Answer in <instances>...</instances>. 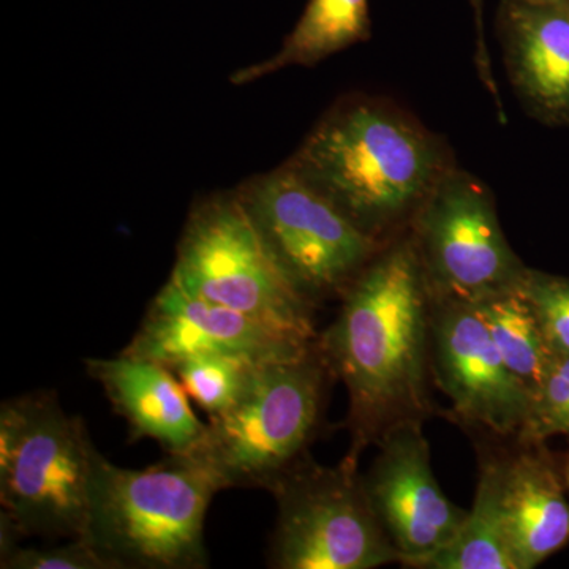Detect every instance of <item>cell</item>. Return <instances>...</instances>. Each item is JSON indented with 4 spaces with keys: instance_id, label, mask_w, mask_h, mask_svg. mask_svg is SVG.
<instances>
[{
    "instance_id": "14",
    "label": "cell",
    "mask_w": 569,
    "mask_h": 569,
    "mask_svg": "<svg viewBox=\"0 0 569 569\" xmlns=\"http://www.w3.org/2000/svg\"><path fill=\"white\" fill-rule=\"evenodd\" d=\"M500 456V503L518 569H533L569 542V496L546 443Z\"/></svg>"
},
{
    "instance_id": "3",
    "label": "cell",
    "mask_w": 569,
    "mask_h": 569,
    "mask_svg": "<svg viewBox=\"0 0 569 569\" xmlns=\"http://www.w3.org/2000/svg\"><path fill=\"white\" fill-rule=\"evenodd\" d=\"M219 490L192 455L123 468L96 448L82 538L111 569L208 568L204 520Z\"/></svg>"
},
{
    "instance_id": "20",
    "label": "cell",
    "mask_w": 569,
    "mask_h": 569,
    "mask_svg": "<svg viewBox=\"0 0 569 569\" xmlns=\"http://www.w3.org/2000/svg\"><path fill=\"white\" fill-rule=\"evenodd\" d=\"M520 290L557 358L569 356V277L527 269Z\"/></svg>"
},
{
    "instance_id": "19",
    "label": "cell",
    "mask_w": 569,
    "mask_h": 569,
    "mask_svg": "<svg viewBox=\"0 0 569 569\" xmlns=\"http://www.w3.org/2000/svg\"><path fill=\"white\" fill-rule=\"evenodd\" d=\"M258 366L261 365L236 356L198 355L183 359L170 370L189 399L213 418L238 402Z\"/></svg>"
},
{
    "instance_id": "9",
    "label": "cell",
    "mask_w": 569,
    "mask_h": 569,
    "mask_svg": "<svg viewBox=\"0 0 569 569\" xmlns=\"http://www.w3.org/2000/svg\"><path fill=\"white\" fill-rule=\"evenodd\" d=\"M410 233L436 301L478 305L519 288L529 269L509 246L489 187L458 164L419 209Z\"/></svg>"
},
{
    "instance_id": "22",
    "label": "cell",
    "mask_w": 569,
    "mask_h": 569,
    "mask_svg": "<svg viewBox=\"0 0 569 569\" xmlns=\"http://www.w3.org/2000/svg\"><path fill=\"white\" fill-rule=\"evenodd\" d=\"M3 569H111L84 538L63 539L59 545L17 546L0 557Z\"/></svg>"
},
{
    "instance_id": "21",
    "label": "cell",
    "mask_w": 569,
    "mask_h": 569,
    "mask_svg": "<svg viewBox=\"0 0 569 569\" xmlns=\"http://www.w3.org/2000/svg\"><path fill=\"white\" fill-rule=\"evenodd\" d=\"M553 437L569 440V356L557 359L541 387L531 396L529 417L515 441L546 443Z\"/></svg>"
},
{
    "instance_id": "16",
    "label": "cell",
    "mask_w": 569,
    "mask_h": 569,
    "mask_svg": "<svg viewBox=\"0 0 569 569\" xmlns=\"http://www.w3.org/2000/svg\"><path fill=\"white\" fill-rule=\"evenodd\" d=\"M370 36L369 0H309L280 50L236 71L230 81L244 86L290 67H313Z\"/></svg>"
},
{
    "instance_id": "8",
    "label": "cell",
    "mask_w": 569,
    "mask_h": 569,
    "mask_svg": "<svg viewBox=\"0 0 569 569\" xmlns=\"http://www.w3.org/2000/svg\"><path fill=\"white\" fill-rule=\"evenodd\" d=\"M236 192L284 274L313 305L340 299L383 247L287 163Z\"/></svg>"
},
{
    "instance_id": "2",
    "label": "cell",
    "mask_w": 569,
    "mask_h": 569,
    "mask_svg": "<svg viewBox=\"0 0 569 569\" xmlns=\"http://www.w3.org/2000/svg\"><path fill=\"white\" fill-rule=\"evenodd\" d=\"M287 164L387 246L456 162L448 142L399 104L356 93L326 112Z\"/></svg>"
},
{
    "instance_id": "5",
    "label": "cell",
    "mask_w": 569,
    "mask_h": 569,
    "mask_svg": "<svg viewBox=\"0 0 569 569\" xmlns=\"http://www.w3.org/2000/svg\"><path fill=\"white\" fill-rule=\"evenodd\" d=\"M96 445L54 392L0 407V516L22 538H82Z\"/></svg>"
},
{
    "instance_id": "11",
    "label": "cell",
    "mask_w": 569,
    "mask_h": 569,
    "mask_svg": "<svg viewBox=\"0 0 569 569\" xmlns=\"http://www.w3.org/2000/svg\"><path fill=\"white\" fill-rule=\"evenodd\" d=\"M425 422L397 427L377 445L365 473L367 493L400 563L426 568L458 538L468 509L452 503L432 470Z\"/></svg>"
},
{
    "instance_id": "25",
    "label": "cell",
    "mask_w": 569,
    "mask_h": 569,
    "mask_svg": "<svg viewBox=\"0 0 569 569\" xmlns=\"http://www.w3.org/2000/svg\"><path fill=\"white\" fill-rule=\"evenodd\" d=\"M530 2L550 3V6H559L569 9V0H530Z\"/></svg>"
},
{
    "instance_id": "18",
    "label": "cell",
    "mask_w": 569,
    "mask_h": 569,
    "mask_svg": "<svg viewBox=\"0 0 569 569\" xmlns=\"http://www.w3.org/2000/svg\"><path fill=\"white\" fill-rule=\"evenodd\" d=\"M475 307L505 365L533 396L559 358L550 350L529 299L519 287L490 296Z\"/></svg>"
},
{
    "instance_id": "13",
    "label": "cell",
    "mask_w": 569,
    "mask_h": 569,
    "mask_svg": "<svg viewBox=\"0 0 569 569\" xmlns=\"http://www.w3.org/2000/svg\"><path fill=\"white\" fill-rule=\"evenodd\" d=\"M497 33L519 102L548 127H569V9L501 0Z\"/></svg>"
},
{
    "instance_id": "4",
    "label": "cell",
    "mask_w": 569,
    "mask_h": 569,
    "mask_svg": "<svg viewBox=\"0 0 569 569\" xmlns=\"http://www.w3.org/2000/svg\"><path fill=\"white\" fill-rule=\"evenodd\" d=\"M332 380L317 343L295 358L258 366L238 402L209 418L203 440L189 455L211 471L220 490L271 489L309 456Z\"/></svg>"
},
{
    "instance_id": "12",
    "label": "cell",
    "mask_w": 569,
    "mask_h": 569,
    "mask_svg": "<svg viewBox=\"0 0 569 569\" xmlns=\"http://www.w3.org/2000/svg\"><path fill=\"white\" fill-rule=\"evenodd\" d=\"M316 343L293 339L244 313L194 298L168 279L121 353L168 369L198 355L236 356L266 365L306 353Z\"/></svg>"
},
{
    "instance_id": "1",
    "label": "cell",
    "mask_w": 569,
    "mask_h": 569,
    "mask_svg": "<svg viewBox=\"0 0 569 569\" xmlns=\"http://www.w3.org/2000/svg\"><path fill=\"white\" fill-rule=\"evenodd\" d=\"M433 295L410 230L380 252L340 296L317 346L347 389V455L432 415Z\"/></svg>"
},
{
    "instance_id": "6",
    "label": "cell",
    "mask_w": 569,
    "mask_h": 569,
    "mask_svg": "<svg viewBox=\"0 0 569 569\" xmlns=\"http://www.w3.org/2000/svg\"><path fill=\"white\" fill-rule=\"evenodd\" d=\"M170 279L194 298L317 342V305L284 274L236 190L208 194L190 209Z\"/></svg>"
},
{
    "instance_id": "24",
    "label": "cell",
    "mask_w": 569,
    "mask_h": 569,
    "mask_svg": "<svg viewBox=\"0 0 569 569\" xmlns=\"http://www.w3.org/2000/svg\"><path fill=\"white\" fill-rule=\"evenodd\" d=\"M560 463H561V473H563L565 486H567L568 496H569V455L565 456V458L560 460Z\"/></svg>"
},
{
    "instance_id": "15",
    "label": "cell",
    "mask_w": 569,
    "mask_h": 569,
    "mask_svg": "<svg viewBox=\"0 0 569 569\" xmlns=\"http://www.w3.org/2000/svg\"><path fill=\"white\" fill-rule=\"evenodd\" d=\"M84 367L127 422L133 441L149 438L167 455H189L203 440L206 425L167 366L119 353L118 358L86 359Z\"/></svg>"
},
{
    "instance_id": "10",
    "label": "cell",
    "mask_w": 569,
    "mask_h": 569,
    "mask_svg": "<svg viewBox=\"0 0 569 569\" xmlns=\"http://www.w3.org/2000/svg\"><path fill=\"white\" fill-rule=\"evenodd\" d=\"M432 378L463 425L518 438L531 395L489 335L475 305L433 299Z\"/></svg>"
},
{
    "instance_id": "23",
    "label": "cell",
    "mask_w": 569,
    "mask_h": 569,
    "mask_svg": "<svg viewBox=\"0 0 569 569\" xmlns=\"http://www.w3.org/2000/svg\"><path fill=\"white\" fill-rule=\"evenodd\" d=\"M471 3H473L475 9V21H477V52H475V61H477L479 78L485 82L490 96L493 97L498 111L505 116L503 104H501L500 96H498L496 77H493L492 62H490L488 47H486L485 24H482V3H485V0H471Z\"/></svg>"
},
{
    "instance_id": "17",
    "label": "cell",
    "mask_w": 569,
    "mask_h": 569,
    "mask_svg": "<svg viewBox=\"0 0 569 569\" xmlns=\"http://www.w3.org/2000/svg\"><path fill=\"white\" fill-rule=\"evenodd\" d=\"M425 569H518L500 503V456L479 459L477 492L458 538Z\"/></svg>"
},
{
    "instance_id": "7",
    "label": "cell",
    "mask_w": 569,
    "mask_h": 569,
    "mask_svg": "<svg viewBox=\"0 0 569 569\" xmlns=\"http://www.w3.org/2000/svg\"><path fill=\"white\" fill-rule=\"evenodd\" d=\"M269 492L279 512L269 567L373 569L400 563L353 456H343L337 466L306 456Z\"/></svg>"
}]
</instances>
